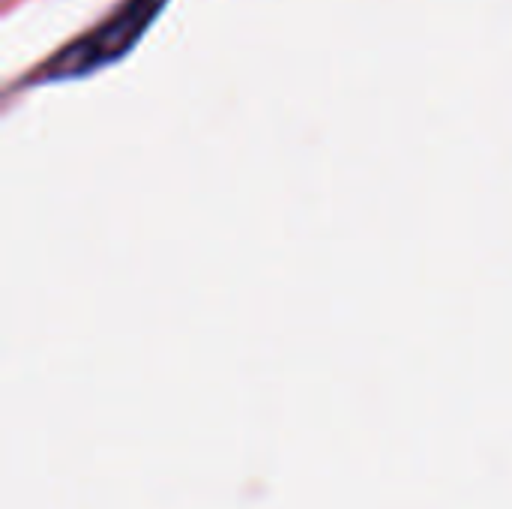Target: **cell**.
<instances>
[{
    "label": "cell",
    "instance_id": "obj_1",
    "mask_svg": "<svg viewBox=\"0 0 512 509\" xmlns=\"http://www.w3.org/2000/svg\"><path fill=\"white\" fill-rule=\"evenodd\" d=\"M165 0H123L96 27L69 42L51 63H45V78H81L120 60L147 30V24L162 12Z\"/></svg>",
    "mask_w": 512,
    "mask_h": 509
}]
</instances>
